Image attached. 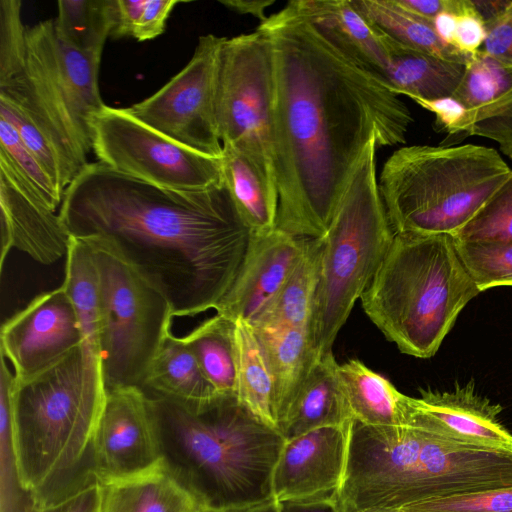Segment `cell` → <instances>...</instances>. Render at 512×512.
<instances>
[{
	"mask_svg": "<svg viewBox=\"0 0 512 512\" xmlns=\"http://www.w3.org/2000/svg\"><path fill=\"white\" fill-rule=\"evenodd\" d=\"M273 64L276 228L322 238L368 144L406 142L414 118L385 81L314 25L295 0L257 27Z\"/></svg>",
	"mask_w": 512,
	"mask_h": 512,
	"instance_id": "obj_1",
	"label": "cell"
},
{
	"mask_svg": "<svg viewBox=\"0 0 512 512\" xmlns=\"http://www.w3.org/2000/svg\"><path fill=\"white\" fill-rule=\"evenodd\" d=\"M58 214L70 236L111 252L156 289L173 317L216 310L253 237L225 181L171 190L99 161L66 188Z\"/></svg>",
	"mask_w": 512,
	"mask_h": 512,
	"instance_id": "obj_2",
	"label": "cell"
},
{
	"mask_svg": "<svg viewBox=\"0 0 512 512\" xmlns=\"http://www.w3.org/2000/svg\"><path fill=\"white\" fill-rule=\"evenodd\" d=\"M148 398L162 465L203 511L232 512L274 498L273 472L286 440L236 394L196 404Z\"/></svg>",
	"mask_w": 512,
	"mask_h": 512,
	"instance_id": "obj_3",
	"label": "cell"
},
{
	"mask_svg": "<svg viewBox=\"0 0 512 512\" xmlns=\"http://www.w3.org/2000/svg\"><path fill=\"white\" fill-rule=\"evenodd\" d=\"M101 357L83 344L40 373L15 381V458L42 508L98 483L93 438L106 398Z\"/></svg>",
	"mask_w": 512,
	"mask_h": 512,
	"instance_id": "obj_4",
	"label": "cell"
},
{
	"mask_svg": "<svg viewBox=\"0 0 512 512\" xmlns=\"http://www.w3.org/2000/svg\"><path fill=\"white\" fill-rule=\"evenodd\" d=\"M480 291L450 234H395L361 296L364 312L407 355L430 358Z\"/></svg>",
	"mask_w": 512,
	"mask_h": 512,
	"instance_id": "obj_5",
	"label": "cell"
},
{
	"mask_svg": "<svg viewBox=\"0 0 512 512\" xmlns=\"http://www.w3.org/2000/svg\"><path fill=\"white\" fill-rule=\"evenodd\" d=\"M511 175L493 148L410 145L387 158L378 184L395 234L453 236Z\"/></svg>",
	"mask_w": 512,
	"mask_h": 512,
	"instance_id": "obj_6",
	"label": "cell"
},
{
	"mask_svg": "<svg viewBox=\"0 0 512 512\" xmlns=\"http://www.w3.org/2000/svg\"><path fill=\"white\" fill-rule=\"evenodd\" d=\"M377 143L365 149L336 214L321 238L318 282L310 325L322 358L361 298L394 238L376 174Z\"/></svg>",
	"mask_w": 512,
	"mask_h": 512,
	"instance_id": "obj_7",
	"label": "cell"
},
{
	"mask_svg": "<svg viewBox=\"0 0 512 512\" xmlns=\"http://www.w3.org/2000/svg\"><path fill=\"white\" fill-rule=\"evenodd\" d=\"M100 63L66 41L49 19L27 29L24 68L0 85V93L27 110L79 173L92 150V117L105 106Z\"/></svg>",
	"mask_w": 512,
	"mask_h": 512,
	"instance_id": "obj_8",
	"label": "cell"
},
{
	"mask_svg": "<svg viewBox=\"0 0 512 512\" xmlns=\"http://www.w3.org/2000/svg\"><path fill=\"white\" fill-rule=\"evenodd\" d=\"M89 245L100 278L99 344L106 390L140 388L153 360L171 334L173 315L170 305L117 256Z\"/></svg>",
	"mask_w": 512,
	"mask_h": 512,
	"instance_id": "obj_9",
	"label": "cell"
},
{
	"mask_svg": "<svg viewBox=\"0 0 512 512\" xmlns=\"http://www.w3.org/2000/svg\"><path fill=\"white\" fill-rule=\"evenodd\" d=\"M273 64L263 32L226 38L220 52L216 114L223 147L251 162L278 193L273 142Z\"/></svg>",
	"mask_w": 512,
	"mask_h": 512,
	"instance_id": "obj_10",
	"label": "cell"
},
{
	"mask_svg": "<svg viewBox=\"0 0 512 512\" xmlns=\"http://www.w3.org/2000/svg\"><path fill=\"white\" fill-rule=\"evenodd\" d=\"M92 150L110 169L171 190L199 191L224 182L222 158L197 153L105 105L91 121Z\"/></svg>",
	"mask_w": 512,
	"mask_h": 512,
	"instance_id": "obj_11",
	"label": "cell"
},
{
	"mask_svg": "<svg viewBox=\"0 0 512 512\" xmlns=\"http://www.w3.org/2000/svg\"><path fill=\"white\" fill-rule=\"evenodd\" d=\"M226 37H199L186 66L150 97L128 107L136 119L205 156L221 159L216 97L219 57Z\"/></svg>",
	"mask_w": 512,
	"mask_h": 512,
	"instance_id": "obj_12",
	"label": "cell"
},
{
	"mask_svg": "<svg viewBox=\"0 0 512 512\" xmlns=\"http://www.w3.org/2000/svg\"><path fill=\"white\" fill-rule=\"evenodd\" d=\"M100 484L124 480L161 464L149 398L139 387L107 390L93 443Z\"/></svg>",
	"mask_w": 512,
	"mask_h": 512,
	"instance_id": "obj_13",
	"label": "cell"
},
{
	"mask_svg": "<svg viewBox=\"0 0 512 512\" xmlns=\"http://www.w3.org/2000/svg\"><path fill=\"white\" fill-rule=\"evenodd\" d=\"M82 343L77 313L62 285L37 295L1 327V354L20 380L47 369Z\"/></svg>",
	"mask_w": 512,
	"mask_h": 512,
	"instance_id": "obj_14",
	"label": "cell"
},
{
	"mask_svg": "<svg viewBox=\"0 0 512 512\" xmlns=\"http://www.w3.org/2000/svg\"><path fill=\"white\" fill-rule=\"evenodd\" d=\"M398 407L400 424L462 445L512 451V434L499 419L502 406L479 395L472 382L452 391H422L419 398L400 392Z\"/></svg>",
	"mask_w": 512,
	"mask_h": 512,
	"instance_id": "obj_15",
	"label": "cell"
},
{
	"mask_svg": "<svg viewBox=\"0 0 512 512\" xmlns=\"http://www.w3.org/2000/svg\"><path fill=\"white\" fill-rule=\"evenodd\" d=\"M350 422L320 427L286 440L272 478L277 501L337 493L346 467Z\"/></svg>",
	"mask_w": 512,
	"mask_h": 512,
	"instance_id": "obj_16",
	"label": "cell"
},
{
	"mask_svg": "<svg viewBox=\"0 0 512 512\" xmlns=\"http://www.w3.org/2000/svg\"><path fill=\"white\" fill-rule=\"evenodd\" d=\"M306 244L307 239L278 228L253 233L242 268L217 314L251 324L291 276Z\"/></svg>",
	"mask_w": 512,
	"mask_h": 512,
	"instance_id": "obj_17",
	"label": "cell"
},
{
	"mask_svg": "<svg viewBox=\"0 0 512 512\" xmlns=\"http://www.w3.org/2000/svg\"><path fill=\"white\" fill-rule=\"evenodd\" d=\"M452 97L467 112L464 138L490 139L512 159V67L479 51L466 65L461 83Z\"/></svg>",
	"mask_w": 512,
	"mask_h": 512,
	"instance_id": "obj_18",
	"label": "cell"
},
{
	"mask_svg": "<svg viewBox=\"0 0 512 512\" xmlns=\"http://www.w3.org/2000/svg\"><path fill=\"white\" fill-rule=\"evenodd\" d=\"M0 269L12 248L50 265L67 254L70 234L59 214L32 201L0 177Z\"/></svg>",
	"mask_w": 512,
	"mask_h": 512,
	"instance_id": "obj_19",
	"label": "cell"
},
{
	"mask_svg": "<svg viewBox=\"0 0 512 512\" xmlns=\"http://www.w3.org/2000/svg\"><path fill=\"white\" fill-rule=\"evenodd\" d=\"M295 2L299 10L341 50L384 80L392 39L370 24L351 0Z\"/></svg>",
	"mask_w": 512,
	"mask_h": 512,
	"instance_id": "obj_20",
	"label": "cell"
},
{
	"mask_svg": "<svg viewBox=\"0 0 512 512\" xmlns=\"http://www.w3.org/2000/svg\"><path fill=\"white\" fill-rule=\"evenodd\" d=\"M337 366L333 353L315 363L278 426L285 440L320 427L344 425L353 419L340 387Z\"/></svg>",
	"mask_w": 512,
	"mask_h": 512,
	"instance_id": "obj_21",
	"label": "cell"
},
{
	"mask_svg": "<svg viewBox=\"0 0 512 512\" xmlns=\"http://www.w3.org/2000/svg\"><path fill=\"white\" fill-rule=\"evenodd\" d=\"M466 65L443 60L392 39L384 80L397 95L412 100L450 98L464 76Z\"/></svg>",
	"mask_w": 512,
	"mask_h": 512,
	"instance_id": "obj_22",
	"label": "cell"
},
{
	"mask_svg": "<svg viewBox=\"0 0 512 512\" xmlns=\"http://www.w3.org/2000/svg\"><path fill=\"white\" fill-rule=\"evenodd\" d=\"M273 378L277 430L315 363L320 359L304 328H254Z\"/></svg>",
	"mask_w": 512,
	"mask_h": 512,
	"instance_id": "obj_23",
	"label": "cell"
},
{
	"mask_svg": "<svg viewBox=\"0 0 512 512\" xmlns=\"http://www.w3.org/2000/svg\"><path fill=\"white\" fill-rule=\"evenodd\" d=\"M100 486V512H203L162 462L142 474Z\"/></svg>",
	"mask_w": 512,
	"mask_h": 512,
	"instance_id": "obj_24",
	"label": "cell"
},
{
	"mask_svg": "<svg viewBox=\"0 0 512 512\" xmlns=\"http://www.w3.org/2000/svg\"><path fill=\"white\" fill-rule=\"evenodd\" d=\"M146 395L196 404L219 394L180 337L166 338L140 387Z\"/></svg>",
	"mask_w": 512,
	"mask_h": 512,
	"instance_id": "obj_25",
	"label": "cell"
},
{
	"mask_svg": "<svg viewBox=\"0 0 512 512\" xmlns=\"http://www.w3.org/2000/svg\"><path fill=\"white\" fill-rule=\"evenodd\" d=\"M233 343L238 400L266 424L277 429L274 383L270 366L252 326L235 321Z\"/></svg>",
	"mask_w": 512,
	"mask_h": 512,
	"instance_id": "obj_26",
	"label": "cell"
},
{
	"mask_svg": "<svg viewBox=\"0 0 512 512\" xmlns=\"http://www.w3.org/2000/svg\"><path fill=\"white\" fill-rule=\"evenodd\" d=\"M321 248V238L307 239L304 255L297 267L271 302L250 324L252 327L310 330Z\"/></svg>",
	"mask_w": 512,
	"mask_h": 512,
	"instance_id": "obj_27",
	"label": "cell"
},
{
	"mask_svg": "<svg viewBox=\"0 0 512 512\" xmlns=\"http://www.w3.org/2000/svg\"><path fill=\"white\" fill-rule=\"evenodd\" d=\"M351 2L376 29L407 47L464 65H467L473 56L445 43L439 37L433 22L407 12L394 0H351Z\"/></svg>",
	"mask_w": 512,
	"mask_h": 512,
	"instance_id": "obj_28",
	"label": "cell"
},
{
	"mask_svg": "<svg viewBox=\"0 0 512 512\" xmlns=\"http://www.w3.org/2000/svg\"><path fill=\"white\" fill-rule=\"evenodd\" d=\"M341 390L354 420L369 426L400 425V392L358 359L337 366Z\"/></svg>",
	"mask_w": 512,
	"mask_h": 512,
	"instance_id": "obj_29",
	"label": "cell"
},
{
	"mask_svg": "<svg viewBox=\"0 0 512 512\" xmlns=\"http://www.w3.org/2000/svg\"><path fill=\"white\" fill-rule=\"evenodd\" d=\"M62 286L77 313L83 334V346L100 356L101 289L99 272L92 247L83 240L72 236L66 254V272Z\"/></svg>",
	"mask_w": 512,
	"mask_h": 512,
	"instance_id": "obj_30",
	"label": "cell"
},
{
	"mask_svg": "<svg viewBox=\"0 0 512 512\" xmlns=\"http://www.w3.org/2000/svg\"><path fill=\"white\" fill-rule=\"evenodd\" d=\"M223 176L232 200L253 233L276 228L278 193L243 155L223 147Z\"/></svg>",
	"mask_w": 512,
	"mask_h": 512,
	"instance_id": "obj_31",
	"label": "cell"
},
{
	"mask_svg": "<svg viewBox=\"0 0 512 512\" xmlns=\"http://www.w3.org/2000/svg\"><path fill=\"white\" fill-rule=\"evenodd\" d=\"M0 177L32 201L56 212L64 193L7 121L0 119Z\"/></svg>",
	"mask_w": 512,
	"mask_h": 512,
	"instance_id": "obj_32",
	"label": "cell"
},
{
	"mask_svg": "<svg viewBox=\"0 0 512 512\" xmlns=\"http://www.w3.org/2000/svg\"><path fill=\"white\" fill-rule=\"evenodd\" d=\"M234 322L217 314L180 337L219 394H235Z\"/></svg>",
	"mask_w": 512,
	"mask_h": 512,
	"instance_id": "obj_33",
	"label": "cell"
},
{
	"mask_svg": "<svg viewBox=\"0 0 512 512\" xmlns=\"http://www.w3.org/2000/svg\"><path fill=\"white\" fill-rule=\"evenodd\" d=\"M16 376L1 356L0 369V512H40L36 494L28 490L19 475L15 458L11 398Z\"/></svg>",
	"mask_w": 512,
	"mask_h": 512,
	"instance_id": "obj_34",
	"label": "cell"
},
{
	"mask_svg": "<svg viewBox=\"0 0 512 512\" xmlns=\"http://www.w3.org/2000/svg\"><path fill=\"white\" fill-rule=\"evenodd\" d=\"M57 5L59 33L76 49L101 60L112 28L111 0H60Z\"/></svg>",
	"mask_w": 512,
	"mask_h": 512,
	"instance_id": "obj_35",
	"label": "cell"
},
{
	"mask_svg": "<svg viewBox=\"0 0 512 512\" xmlns=\"http://www.w3.org/2000/svg\"><path fill=\"white\" fill-rule=\"evenodd\" d=\"M0 119L13 126L24 145L64 193L79 171L67 160L48 134L21 104L3 93H0Z\"/></svg>",
	"mask_w": 512,
	"mask_h": 512,
	"instance_id": "obj_36",
	"label": "cell"
},
{
	"mask_svg": "<svg viewBox=\"0 0 512 512\" xmlns=\"http://www.w3.org/2000/svg\"><path fill=\"white\" fill-rule=\"evenodd\" d=\"M455 246L480 292L493 287L512 286V242H464L455 239Z\"/></svg>",
	"mask_w": 512,
	"mask_h": 512,
	"instance_id": "obj_37",
	"label": "cell"
},
{
	"mask_svg": "<svg viewBox=\"0 0 512 512\" xmlns=\"http://www.w3.org/2000/svg\"><path fill=\"white\" fill-rule=\"evenodd\" d=\"M453 237L464 242H512V175Z\"/></svg>",
	"mask_w": 512,
	"mask_h": 512,
	"instance_id": "obj_38",
	"label": "cell"
},
{
	"mask_svg": "<svg viewBox=\"0 0 512 512\" xmlns=\"http://www.w3.org/2000/svg\"><path fill=\"white\" fill-rule=\"evenodd\" d=\"M20 0H0V85L23 70L27 50V29L21 19Z\"/></svg>",
	"mask_w": 512,
	"mask_h": 512,
	"instance_id": "obj_39",
	"label": "cell"
},
{
	"mask_svg": "<svg viewBox=\"0 0 512 512\" xmlns=\"http://www.w3.org/2000/svg\"><path fill=\"white\" fill-rule=\"evenodd\" d=\"M403 512H512V487L426 500L399 508Z\"/></svg>",
	"mask_w": 512,
	"mask_h": 512,
	"instance_id": "obj_40",
	"label": "cell"
},
{
	"mask_svg": "<svg viewBox=\"0 0 512 512\" xmlns=\"http://www.w3.org/2000/svg\"><path fill=\"white\" fill-rule=\"evenodd\" d=\"M485 28L486 37L481 51L512 67V0L497 17L485 23Z\"/></svg>",
	"mask_w": 512,
	"mask_h": 512,
	"instance_id": "obj_41",
	"label": "cell"
},
{
	"mask_svg": "<svg viewBox=\"0 0 512 512\" xmlns=\"http://www.w3.org/2000/svg\"><path fill=\"white\" fill-rule=\"evenodd\" d=\"M422 108L432 112L436 126L448 136L464 138L467 125V112L463 105L453 97L437 100H413Z\"/></svg>",
	"mask_w": 512,
	"mask_h": 512,
	"instance_id": "obj_42",
	"label": "cell"
},
{
	"mask_svg": "<svg viewBox=\"0 0 512 512\" xmlns=\"http://www.w3.org/2000/svg\"><path fill=\"white\" fill-rule=\"evenodd\" d=\"M485 37V23L471 0V5L467 10L460 14H455L453 46L467 55H474L481 51Z\"/></svg>",
	"mask_w": 512,
	"mask_h": 512,
	"instance_id": "obj_43",
	"label": "cell"
},
{
	"mask_svg": "<svg viewBox=\"0 0 512 512\" xmlns=\"http://www.w3.org/2000/svg\"><path fill=\"white\" fill-rule=\"evenodd\" d=\"M180 0H146L132 37L137 41L152 40L161 35L171 11Z\"/></svg>",
	"mask_w": 512,
	"mask_h": 512,
	"instance_id": "obj_44",
	"label": "cell"
},
{
	"mask_svg": "<svg viewBox=\"0 0 512 512\" xmlns=\"http://www.w3.org/2000/svg\"><path fill=\"white\" fill-rule=\"evenodd\" d=\"M407 12L427 21L434 20L442 13L460 14L471 5V0H394Z\"/></svg>",
	"mask_w": 512,
	"mask_h": 512,
	"instance_id": "obj_45",
	"label": "cell"
},
{
	"mask_svg": "<svg viewBox=\"0 0 512 512\" xmlns=\"http://www.w3.org/2000/svg\"><path fill=\"white\" fill-rule=\"evenodd\" d=\"M145 2L146 0H111L110 38L132 37Z\"/></svg>",
	"mask_w": 512,
	"mask_h": 512,
	"instance_id": "obj_46",
	"label": "cell"
},
{
	"mask_svg": "<svg viewBox=\"0 0 512 512\" xmlns=\"http://www.w3.org/2000/svg\"><path fill=\"white\" fill-rule=\"evenodd\" d=\"M101 486L90 484L40 512H100Z\"/></svg>",
	"mask_w": 512,
	"mask_h": 512,
	"instance_id": "obj_47",
	"label": "cell"
},
{
	"mask_svg": "<svg viewBox=\"0 0 512 512\" xmlns=\"http://www.w3.org/2000/svg\"><path fill=\"white\" fill-rule=\"evenodd\" d=\"M336 494L278 501L279 509L280 512H341Z\"/></svg>",
	"mask_w": 512,
	"mask_h": 512,
	"instance_id": "obj_48",
	"label": "cell"
},
{
	"mask_svg": "<svg viewBox=\"0 0 512 512\" xmlns=\"http://www.w3.org/2000/svg\"><path fill=\"white\" fill-rule=\"evenodd\" d=\"M220 3L238 14L251 15L261 23L268 18L265 11L275 0H221Z\"/></svg>",
	"mask_w": 512,
	"mask_h": 512,
	"instance_id": "obj_49",
	"label": "cell"
},
{
	"mask_svg": "<svg viewBox=\"0 0 512 512\" xmlns=\"http://www.w3.org/2000/svg\"><path fill=\"white\" fill-rule=\"evenodd\" d=\"M509 2L510 0H472L484 23L497 17L508 6Z\"/></svg>",
	"mask_w": 512,
	"mask_h": 512,
	"instance_id": "obj_50",
	"label": "cell"
},
{
	"mask_svg": "<svg viewBox=\"0 0 512 512\" xmlns=\"http://www.w3.org/2000/svg\"><path fill=\"white\" fill-rule=\"evenodd\" d=\"M232 512H280L278 501L275 498L250 505Z\"/></svg>",
	"mask_w": 512,
	"mask_h": 512,
	"instance_id": "obj_51",
	"label": "cell"
},
{
	"mask_svg": "<svg viewBox=\"0 0 512 512\" xmlns=\"http://www.w3.org/2000/svg\"><path fill=\"white\" fill-rule=\"evenodd\" d=\"M356 512H403V511H401L399 509H388V508H368V509H363V510H359Z\"/></svg>",
	"mask_w": 512,
	"mask_h": 512,
	"instance_id": "obj_52",
	"label": "cell"
},
{
	"mask_svg": "<svg viewBox=\"0 0 512 512\" xmlns=\"http://www.w3.org/2000/svg\"><path fill=\"white\" fill-rule=\"evenodd\" d=\"M203 512H213V511H203Z\"/></svg>",
	"mask_w": 512,
	"mask_h": 512,
	"instance_id": "obj_53",
	"label": "cell"
}]
</instances>
